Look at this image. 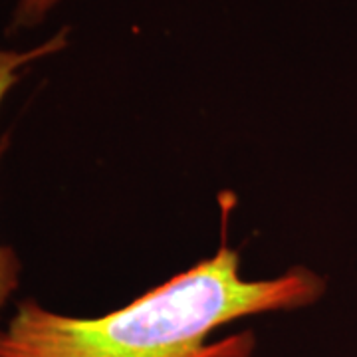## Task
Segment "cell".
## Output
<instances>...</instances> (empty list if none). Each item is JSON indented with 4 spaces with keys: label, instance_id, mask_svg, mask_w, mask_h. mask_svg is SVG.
<instances>
[{
    "label": "cell",
    "instance_id": "obj_2",
    "mask_svg": "<svg viewBox=\"0 0 357 357\" xmlns=\"http://www.w3.org/2000/svg\"><path fill=\"white\" fill-rule=\"evenodd\" d=\"M68 36H70L68 28H62L50 40L42 42L32 50L18 52L0 48V103L6 98V93L16 86V82L20 79V72L26 66L64 50L68 46ZM0 155H2V149H0ZM20 272H22V264H20L18 255L10 246L0 244V312L10 300V296L18 290Z\"/></svg>",
    "mask_w": 357,
    "mask_h": 357
},
{
    "label": "cell",
    "instance_id": "obj_1",
    "mask_svg": "<svg viewBox=\"0 0 357 357\" xmlns=\"http://www.w3.org/2000/svg\"><path fill=\"white\" fill-rule=\"evenodd\" d=\"M324 292L307 268L244 280L241 256L222 243L213 258L105 316L74 318L22 300L0 328V357H248L250 333L215 345L206 337L244 316L310 306Z\"/></svg>",
    "mask_w": 357,
    "mask_h": 357
},
{
    "label": "cell",
    "instance_id": "obj_3",
    "mask_svg": "<svg viewBox=\"0 0 357 357\" xmlns=\"http://www.w3.org/2000/svg\"><path fill=\"white\" fill-rule=\"evenodd\" d=\"M62 0H16L8 22V34L38 28Z\"/></svg>",
    "mask_w": 357,
    "mask_h": 357
}]
</instances>
